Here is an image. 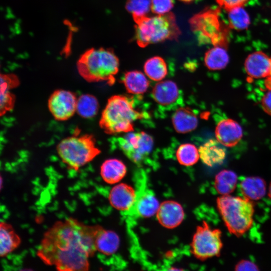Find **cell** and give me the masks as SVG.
<instances>
[{"instance_id":"6da1fadb","label":"cell","mask_w":271,"mask_h":271,"mask_svg":"<svg viewBox=\"0 0 271 271\" xmlns=\"http://www.w3.org/2000/svg\"><path fill=\"white\" fill-rule=\"evenodd\" d=\"M100 225H88L73 217L56 221L44 233L37 255L57 271H88L96 249Z\"/></svg>"},{"instance_id":"7a4b0ae2","label":"cell","mask_w":271,"mask_h":271,"mask_svg":"<svg viewBox=\"0 0 271 271\" xmlns=\"http://www.w3.org/2000/svg\"><path fill=\"white\" fill-rule=\"evenodd\" d=\"M135 101L133 97L125 95L110 97L102 112L101 128L109 134L133 131L135 121L149 116L147 112L136 108Z\"/></svg>"},{"instance_id":"3957f363","label":"cell","mask_w":271,"mask_h":271,"mask_svg":"<svg viewBox=\"0 0 271 271\" xmlns=\"http://www.w3.org/2000/svg\"><path fill=\"white\" fill-rule=\"evenodd\" d=\"M118 68L119 60L112 50L103 48L87 50L77 62L79 74L88 82L105 81L112 85Z\"/></svg>"},{"instance_id":"277c9868","label":"cell","mask_w":271,"mask_h":271,"mask_svg":"<svg viewBox=\"0 0 271 271\" xmlns=\"http://www.w3.org/2000/svg\"><path fill=\"white\" fill-rule=\"evenodd\" d=\"M133 20L136 23V41L142 48L167 40H177L181 35L172 13L152 17L145 16Z\"/></svg>"},{"instance_id":"5b68a950","label":"cell","mask_w":271,"mask_h":271,"mask_svg":"<svg viewBox=\"0 0 271 271\" xmlns=\"http://www.w3.org/2000/svg\"><path fill=\"white\" fill-rule=\"evenodd\" d=\"M217 206L231 234L240 237L251 227L254 208L251 200L244 197L222 195L217 198Z\"/></svg>"},{"instance_id":"8992f818","label":"cell","mask_w":271,"mask_h":271,"mask_svg":"<svg viewBox=\"0 0 271 271\" xmlns=\"http://www.w3.org/2000/svg\"><path fill=\"white\" fill-rule=\"evenodd\" d=\"M76 133L62 140L56 147L62 162L70 170L78 171L100 154L92 134Z\"/></svg>"},{"instance_id":"52a82bcc","label":"cell","mask_w":271,"mask_h":271,"mask_svg":"<svg viewBox=\"0 0 271 271\" xmlns=\"http://www.w3.org/2000/svg\"><path fill=\"white\" fill-rule=\"evenodd\" d=\"M193 32L201 43L225 48L229 30L220 17V9L207 8L193 16L189 20Z\"/></svg>"},{"instance_id":"ba28073f","label":"cell","mask_w":271,"mask_h":271,"mask_svg":"<svg viewBox=\"0 0 271 271\" xmlns=\"http://www.w3.org/2000/svg\"><path fill=\"white\" fill-rule=\"evenodd\" d=\"M191 251L197 259L205 260L220 256L223 244L222 232L205 221L197 227L191 243Z\"/></svg>"},{"instance_id":"9c48e42d","label":"cell","mask_w":271,"mask_h":271,"mask_svg":"<svg viewBox=\"0 0 271 271\" xmlns=\"http://www.w3.org/2000/svg\"><path fill=\"white\" fill-rule=\"evenodd\" d=\"M118 145L124 154L133 162L141 164L152 151V137L145 132H129L117 139Z\"/></svg>"},{"instance_id":"30bf717a","label":"cell","mask_w":271,"mask_h":271,"mask_svg":"<svg viewBox=\"0 0 271 271\" xmlns=\"http://www.w3.org/2000/svg\"><path fill=\"white\" fill-rule=\"evenodd\" d=\"M77 98L70 91L57 89L48 99V108L57 120L64 121L71 118L76 111Z\"/></svg>"},{"instance_id":"8fae6325","label":"cell","mask_w":271,"mask_h":271,"mask_svg":"<svg viewBox=\"0 0 271 271\" xmlns=\"http://www.w3.org/2000/svg\"><path fill=\"white\" fill-rule=\"evenodd\" d=\"M152 97L161 108L170 110L181 104L183 99L181 90L171 80L157 83L152 90Z\"/></svg>"},{"instance_id":"7c38bea8","label":"cell","mask_w":271,"mask_h":271,"mask_svg":"<svg viewBox=\"0 0 271 271\" xmlns=\"http://www.w3.org/2000/svg\"><path fill=\"white\" fill-rule=\"evenodd\" d=\"M159 206L154 194L143 184L136 191L132 206L126 213L137 218L149 217L157 213Z\"/></svg>"},{"instance_id":"4fadbf2b","label":"cell","mask_w":271,"mask_h":271,"mask_svg":"<svg viewBox=\"0 0 271 271\" xmlns=\"http://www.w3.org/2000/svg\"><path fill=\"white\" fill-rule=\"evenodd\" d=\"M215 134L216 140L222 145L232 147L241 140L243 131L242 127L237 121L227 118L217 123Z\"/></svg>"},{"instance_id":"5bb4252c","label":"cell","mask_w":271,"mask_h":271,"mask_svg":"<svg viewBox=\"0 0 271 271\" xmlns=\"http://www.w3.org/2000/svg\"><path fill=\"white\" fill-rule=\"evenodd\" d=\"M156 214L159 223L169 229L179 226L184 218V211L182 206L172 200L162 203Z\"/></svg>"},{"instance_id":"9a60e30c","label":"cell","mask_w":271,"mask_h":271,"mask_svg":"<svg viewBox=\"0 0 271 271\" xmlns=\"http://www.w3.org/2000/svg\"><path fill=\"white\" fill-rule=\"evenodd\" d=\"M136 197V191L132 187L124 183H120L111 189L108 200L113 208L126 212L132 206Z\"/></svg>"},{"instance_id":"2e32d148","label":"cell","mask_w":271,"mask_h":271,"mask_svg":"<svg viewBox=\"0 0 271 271\" xmlns=\"http://www.w3.org/2000/svg\"><path fill=\"white\" fill-rule=\"evenodd\" d=\"M270 65V58L262 51L251 53L244 63L246 73L253 78H266L269 74Z\"/></svg>"},{"instance_id":"e0dca14e","label":"cell","mask_w":271,"mask_h":271,"mask_svg":"<svg viewBox=\"0 0 271 271\" xmlns=\"http://www.w3.org/2000/svg\"><path fill=\"white\" fill-rule=\"evenodd\" d=\"M224 147L217 140H208L198 149L201 161L209 167L222 164L226 155Z\"/></svg>"},{"instance_id":"ac0fdd59","label":"cell","mask_w":271,"mask_h":271,"mask_svg":"<svg viewBox=\"0 0 271 271\" xmlns=\"http://www.w3.org/2000/svg\"><path fill=\"white\" fill-rule=\"evenodd\" d=\"M95 244L97 251L103 254L110 255L118 249L120 239L114 231L100 226L95 236Z\"/></svg>"},{"instance_id":"d6986e66","label":"cell","mask_w":271,"mask_h":271,"mask_svg":"<svg viewBox=\"0 0 271 271\" xmlns=\"http://www.w3.org/2000/svg\"><path fill=\"white\" fill-rule=\"evenodd\" d=\"M21 239L13 226L10 223L1 221L0 223V255L4 257L17 249Z\"/></svg>"},{"instance_id":"ffe728a7","label":"cell","mask_w":271,"mask_h":271,"mask_svg":"<svg viewBox=\"0 0 271 271\" xmlns=\"http://www.w3.org/2000/svg\"><path fill=\"white\" fill-rule=\"evenodd\" d=\"M172 122L177 132L187 133L197 127L198 119L196 114L190 108L180 107L173 114Z\"/></svg>"},{"instance_id":"44dd1931","label":"cell","mask_w":271,"mask_h":271,"mask_svg":"<svg viewBox=\"0 0 271 271\" xmlns=\"http://www.w3.org/2000/svg\"><path fill=\"white\" fill-rule=\"evenodd\" d=\"M100 173L105 182L109 184H114L124 177L126 168L122 161L116 159H109L104 161L101 164Z\"/></svg>"},{"instance_id":"7402d4cb","label":"cell","mask_w":271,"mask_h":271,"mask_svg":"<svg viewBox=\"0 0 271 271\" xmlns=\"http://www.w3.org/2000/svg\"><path fill=\"white\" fill-rule=\"evenodd\" d=\"M240 190L244 198L257 200L264 196L266 183L259 177H245L240 183Z\"/></svg>"},{"instance_id":"603a6c76","label":"cell","mask_w":271,"mask_h":271,"mask_svg":"<svg viewBox=\"0 0 271 271\" xmlns=\"http://www.w3.org/2000/svg\"><path fill=\"white\" fill-rule=\"evenodd\" d=\"M121 82L127 92L134 94L145 93L149 86V81L146 76L137 70L125 73Z\"/></svg>"},{"instance_id":"cb8c5ba5","label":"cell","mask_w":271,"mask_h":271,"mask_svg":"<svg viewBox=\"0 0 271 271\" xmlns=\"http://www.w3.org/2000/svg\"><path fill=\"white\" fill-rule=\"evenodd\" d=\"M225 48L221 46H214L205 53L204 62L209 69L218 70L226 67L229 59Z\"/></svg>"},{"instance_id":"d4e9b609","label":"cell","mask_w":271,"mask_h":271,"mask_svg":"<svg viewBox=\"0 0 271 271\" xmlns=\"http://www.w3.org/2000/svg\"><path fill=\"white\" fill-rule=\"evenodd\" d=\"M237 182L236 174L233 171L224 170L218 173L215 178L214 187L222 195H228L235 190Z\"/></svg>"},{"instance_id":"484cf974","label":"cell","mask_w":271,"mask_h":271,"mask_svg":"<svg viewBox=\"0 0 271 271\" xmlns=\"http://www.w3.org/2000/svg\"><path fill=\"white\" fill-rule=\"evenodd\" d=\"M144 71L151 79L161 81L167 75L168 67L162 57L155 56L146 61L144 65Z\"/></svg>"},{"instance_id":"4316f807","label":"cell","mask_w":271,"mask_h":271,"mask_svg":"<svg viewBox=\"0 0 271 271\" xmlns=\"http://www.w3.org/2000/svg\"><path fill=\"white\" fill-rule=\"evenodd\" d=\"M98 108V100L92 95L82 94L77 98L76 112L81 117L86 118L94 117Z\"/></svg>"},{"instance_id":"83f0119b","label":"cell","mask_w":271,"mask_h":271,"mask_svg":"<svg viewBox=\"0 0 271 271\" xmlns=\"http://www.w3.org/2000/svg\"><path fill=\"white\" fill-rule=\"evenodd\" d=\"M176 156L178 162L185 166L195 164L200 157L199 150L195 146L189 143L181 145L177 150Z\"/></svg>"},{"instance_id":"f1b7e54d","label":"cell","mask_w":271,"mask_h":271,"mask_svg":"<svg viewBox=\"0 0 271 271\" xmlns=\"http://www.w3.org/2000/svg\"><path fill=\"white\" fill-rule=\"evenodd\" d=\"M228 26L231 29L240 31L248 28L250 18L243 7L233 9L228 11Z\"/></svg>"},{"instance_id":"f546056e","label":"cell","mask_w":271,"mask_h":271,"mask_svg":"<svg viewBox=\"0 0 271 271\" xmlns=\"http://www.w3.org/2000/svg\"><path fill=\"white\" fill-rule=\"evenodd\" d=\"M125 8L133 20L147 16L151 10V0H127Z\"/></svg>"},{"instance_id":"4dcf8cb0","label":"cell","mask_w":271,"mask_h":271,"mask_svg":"<svg viewBox=\"0 0 271 271\" xmlns=\"http://www.w3.org/2000/svg\"><path fill=\"white\" fill-rule=\"evenodd\" d=\"M12 88L1 85V115L2 116L14 107L15 102V96L12 93Z\"/></svg>"},{"instance_id":"1f68e13d","label":"cell","mask_w":271,"mask_h":271,"mask_svg":"<svg viewBox=\"0 0 271 271\" xmlns=\"http://www.w3.org/2000/svg\"><path fill=\"white\" fill-rule=\"evenodd\" d=\"M173 5V0H151V10L159 15L168 13Z\"/></svg>"},{"instance_id":"d6a6232c","label":"cell","mask_w":271,"mask_h":271,"mask_svg":"<svg viewBox=\"0 0 271 271\" xmlns=\"http://www.w3.org/2000/svg\"><path fill=\"white\" fill-rule=\"evenodd\" d=\"M249 0H215L220 8L227 12L236 8L243 7Z\"/></svg>"},{"instance_id":"836d02e7","label":"cell","mask_w":271,"mask_h":271,"mask_svg":"<svg viewBox=\"0 0 271 271\" xmlns=\"http://www.w3.org/2000/svg\"><path fill=\"white\" fill-rule=\"evenodd\" d=\"M234 271H260L257 265L247 259L238 261L234 267Z\"/></svg>"},{"instance_id":"e575fe53","label":"cell","mask_w":271,"mask_h":271,"mask_svg":"<svg viewBox=\"0 0 271 271\" xmlns=\"http://www.w3.org/2000/svg\"><path fill=\"white\" fill-rule=\"evenodd\" d=\"M261 104L264 111L271 115V90H269L263 96L261 101Z\"/></svg>"},{"instance_id":"d590c367","label":"cell","mask_w":271,"mask_h":271,"mask_svg":"<svg viewBox=\"0 0 271 271\" xmlns=\"http://www.w3.org/2000/svg\"><path fill=\"white\" fill-rule=\"evenodd\" d=\"M271 59V58H270ZM265 85L267 88L269 90H271V65L270 69V72L269 75L266 78L265 81Z\"/></svg>"},{"instance_id":"8d00e7d4","label":"cell","mask_w":271,"mask_h":271,"mask_svg":"<svg viewBox=\"0 0 271 271\" xmlns=\"http://www.w3.org/2000/svg\"><path fill=\"white\" fill-rule=\"evenodd\" d=\"M165 271H185L184 269L178 267H175V266H172L168 268H167Z\"/></svg>"},{"instance_id":"74e56055","label":"cell","mask_w":271,"mask_h":271,"mask_svg":"<svg viewBox=\"0 0 271 271\" xmlns=\"http://www.w3.org/2000/svg\"><path fill=\"white\" fill-rule=\"evenodd\" d=\"M268 197L271 199V183H270L269 189H268Z\"/></svg>"},{"instance_id":"f35d334b","label":"cell","mask_w":271,"mask_h":271,"mask_svg":"<svg viewBox=\"0 0 271 271\" xmlns=\"http://www.w3.org/2000/svg\"><path fill=\"white\" fill-rule=\"evenodd\" d=\"M19 271H34V270L29 268H25V269H22L20 270Z\"/></svg>"},{"instance_id":"ab89813d","label":"cell","mask_w":271,"mask_h":271,"mask_svg":"<svg viewBox=\"0 0 271 271\" xmlns=\"http://www.w3.org/2000/svg\"><path fill=\"white\" fill-rule=\"evenodd\" d=\"M180 1L184 2H186V3H189V2H192V1H193L194 0H180Z\"/></svg>"}]
</instances>
